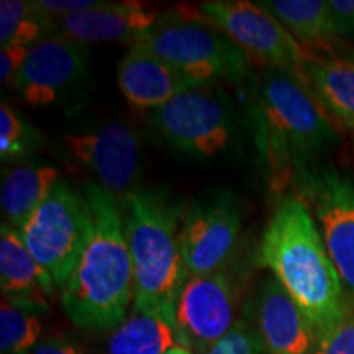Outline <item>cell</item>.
Wrapping results in <instances>:
<instances>
[{"label": "cell", "mask_w": 354, "mask_h": 354, "mask_svg": "<svg viewBox=\"0 0 354 354\" xmlns=\"http://www.w3.org/2000/svg\"><path fill=\"white\" fill-rule=\"evenodd\" d=\"M313 354H354V302L348 299L346 312L328 333L317 339Z\"/></svg>", "instance_id": "obj_26"}, {"label": "cell", "mask_w": 354, "mask_h": 354, "mask_svg": "<svg viewBox=\"0 0 354 354\" xmlns=\"http://www.w3.org/2000/svg\"><path fill=\"white\" fill-rule=\"evenodd\" d=\"M179 344L174 325L158 313L133 307L112 330L105 354H165Z\"/></svg>", "instance_id": "obj_20"}, {"label": "cell", "mask_w": 354, "mask_h": 354, "mask_svg": "<svg viewBox=\"0 0 354 354\" xmlns=\"http://www.w3.org/2000/svg\"><path fill=\"white\" fill-rule=\"evenodd\" d=\"M130 46L153 53L197 84L240 81L251 57L209 20L171 10Z\"/></svg>", "instance_id": "obj_5"}, {"label": "cell", "mask_w": 354, "mask_h": 354, "mask_svg": "<svg viewBox=\"0 0 354 354\" xmlns=\"http://www.w3.org/2000/svg\"><path fill=\"white\" fill-rule=\"evenodd\" d=\"M88 55L84 44L51 35L30 48L15 86L28 105L48 107L86 79Z\"/></svg>", "instance_id": "obj_13"}, {"label": "cell", "mask_w": 354, "mask_h": 354, "mask_svg": "<svg viewBox=\"0 0 354 354\" xmlns=\"http://www.w3.org/2000/svg\"><path fill=\"white\" fill-rule=\"evenodd\" d=\"M37 7L53 20L63 19L84 10H88L99 3V0H35Z\"/></svg>", "instance_id": "obj_29"}, {"label": "cell", "mask_w": 354, "mask_h": 354, "mask_svg": "<svg viewBox=\"0 0 354 354\" xmlns=\"http://www.w3.org/2000/svg\"><path fill=\"white\" fill-rule=\"evenodd\" d=\"M55 35V20L43 13L30 0L0 2V44L33 48Z\"/></svg>", "instance_id": "obj_22"}, {"label": "cell", "mask_w": 354, "mask_h": 354, "mask_svg": "<svg viewBox=\"0 0 354 354\" xmlns=\"http://www.w3.org/2000/svg\"><path fill=\"white\" fill-rule=\"evenodd\" d=\"M202 17L236 43L251 59L294 74L308 84V51L259 2L214 0L201 6Z\"/></svg>", "instance_id": "obj_8"}, {"label": "cell", "mask_w": 354, "mask_h": 354, "mask_svg": "<svg viewBox=\"0 0 354 354\" xmlns=\"http://www.w3.org/2000/svg\"><path fill=\"white\" fill-rule=\"evenodd\" d=\"M205 354H269V351L256 326L246 320H236L233 328Z\"/></svg>", "instance_id": "obj_25"}, {"label": "cell", "mask_w": 354, "mask_h": 354, "mask_svg": "<svg viewBox=\"0 0 354 354\" xmlns=\"http://www.w3.org/2000/svg\"><path fill=\"white\" fill-rule=\"evenodd\" d=\"M133 263V307L158 313L174 325L185 274L180 254L184 207L165 190L135 187L118 197Z\"/></svg>", "instance_id": "obj_3"}, {"label": "cell", "mask_w": 354, "mask_h": 354, "mask_svg": "<svg viewBox=\"0 0 354 354\" xmlns=\"http://www.w3.org/2000/svg\"><path fill=\"white\" fill-rule=\"evenodd\" d=\"M88 230L76 268L61 289L66 315L91 331H112L135 297L133 263L118 198L94 180L81 187Z\"/></svg>", "instance_id": "obj_1"}, {"label": "cell", "mask_w": 354, "mask_h": 354, "mask_svg": "<svg viewBox=\"0 0 354 354\" xmlns=\"http://www.w3.org/2000/svg\"><path fill=\"white\" fill-rule=\"evenodd\" d=\"M241 227L243 212L233 194L215 192L190 203L180 223V254L187 277L221 271Z\"/></svg>", "instance_id": "obj_9"}, {"label": "cell", "mask_w": 354, "mask_h": 354, "mask_svg": "<svg viewBox=\"0 0 354 354\" xmlns=\"http://www.w3.org/2000/svg\"><path fill=\"white\" fill-rule=\"evenodd\" d=\"M87 230L82 192L59 180L20 233L43 271L63 289L81 258Z\"/></svg>", "instance_id": "obj_7"}, {"label": "cell", "mask_w": 354, "mask_h": 354, "mask_svg": "<svg viewBox=\"0 0 354 354\" xmlns=\"http://www.w3.org/2000/svg\"><path fill=\"white\" fill-rule=\"evenodd\" d=\"M30 48L24 46H2L0 48V82L10 86L19 76Z\"/></svg>", "instance_id": "obj_27"}, {"label": "cell", "mask_w": 354, "mask_h": 354, "mask_svg": "<svg viewBox=\"0 0 354 354\" xmlns=\"http://www.w3.org/2000/svg\"><path fill=\"white\" fill-rule=\"evenodd\" d=\"M59 180V169L44 162H26L3 171L0 190L3 221L20 232Z\"/></svg>", "instance_id": "obj_18"}, {"label": "cell", "mask_w": 354, "mask_h": 354, "mask_svg": "<svg viewBox=\"0 0 354 354\" xmlns=\"http://www.w3.org/2000/svg\"><path fill=\"white\" fill-rule=\"evenodd\" d=\"M0 287L6 297L33 305H43V295L56 287L30 253L21 233L7 221L0 228Z\"/></svg>", "instance_id": "obj_17"}, {"label": "cell", "mask_w": 354, "mask_h": 354, "mask_svg": "<svg viewBox=\"0 0 354 354\" xmlns=\"http://www.w3.org/2000/svg\"><path fill=\"white\" fill-rule=\"evenodd\" d=\"M215 86L194 84L153 112L154 130L177 153L197 159L215 158L232 143V105Z\"/></svg>", "instance_id": "obj_6"}, {"label": "cell", "mask_w": 354, "mask_h": 354, "mask_svg": "<svg viewBox=\"0 0 354 354\" xmlns=\"http://www.w3.org/2000/svg\"><path fill=\"white\" fill-rule=\"evenodd\" d=\"M307 79L326 112L354 131V61L312 56Z\"/></svg>", "instance_id": "obj_19"}, {"label": "cell", "mask_w": 354, "mask_h": 354, "mask_svg": "<svg viewBox=\"0 0 354 354\" xmlns=\"http://www.w3.org/2000/svg\"><path fill=\"white\" fill-rule=\"evenodd\" d=\"M117 82L131 107L153 112L197 84L174 66L138 46H130L118 63Z\"/></svg>", "instance_id": "obj_16"}, {"label": "cell", "mask_w": 354, "mask_h": 354, "mask_svg": "<svg viewBox=\"0 0 354 354\" xmlns=\"http://www.w3.org/2000/svg\"><path fill=\"white\" fill-rule=\"evenodd\" d=\"M32 354H84L81 346L64 336H46L39 339Z\"/></svg>", "instance_id": "obj_30"}, {"label": "cell", "mask_w": 354, "mask_h": 354, "mask_svg": "<svg viewBox=\"0 0 354 354\" xmlns=\"http://www.w3.org/2000/svg\"><path fill=\"white\" fill-rule=\"evenodd\" d=\"M37 305L2 295L0 305V349L2 354H32L41 339Z\"/></svg>", "instance_id": "obj_23"}, {"label": "cell", "mask_w": 354, "mask_h": 354, "mask_svg": "<svg viewBox=\"0 0 354 354\" xmlns=\"http://www.w3.org/2000/svg\"><path fill=\"white\" fill-rule=\"evenodd\" d=\"M259 115L264 148L271 162L307 158L339 143L328 112L307 82L268 68L259 81Z\"/></svg>", "instance_id": "obj_4"}, {"label": "cell", "mask_w": 354, "mask_h": 354, "mask_svg": "<svg viewBox=\"0 0 354 354\" xmlns=\"http://www.w3.org/2000/svg\"><path fill=\"white\" fill-rule=\"evenodd\" d=\"M286 26L304 48H326L336 33L325 0H264L259 2Z\"/></svg>", "instance_id": "obj_21"}, {"label": "cell", "mask_w": 354, "mask_h": 354, "mask_svg": "<svg viewBox=\"0 0 354 354\" xmlns=\"http://www.w3.org/2000/svg\"><path fill=\"white\" fill-rule=\"evenodd\" d=\"M328 7L336 37L354 39V0H330Z\"/></svg>", "instance_id": "obj_28"}, {"label": "cell", "mask_w": 354, "mask_h": 354, "mask_svg": "<svg viewBox=\"0 0 354 354\" xmlns=\"http://www.w3.org/2000/svg\"><path fill=\"white\" fill-rule=\"evenodd\" d=\"M158 13L143 2H102L88 10L55 20V35L84 46L97 43L133 44L151 30Z\"/></svg>", "instance_id": "obj_14"}, {"label": "cell", "mask_w": 354, "mask_h": 354, "mask_svg": "<svg viewBox=\"0 0 354 354\" xmlns=\"http://www.w3.org/2000/svg\"><path fill=\"white\" fill-rule=\"evenodd\" d=\"M236 289L232 277L218 272L185 279L176 302L174 330L180 346L205 354L233 325Z\"/></svg>", "instance_id": "obj_10"}, {"label": "cell", "mask_w": 354, "mask_h": 354, "mask_svg": "<svg viewBox=\"0 0 354 354\" xmlns=\"http://www.w3.org/2000/svg\"><path fill=\"white\" fill-rule=\"evenodd\" d=\"M256 330L269 354H313L312 323L276 277H269L256 299Z\"/></svg>", "instance_id": "obj_15"}, {"label": "cell", "mask_w": 354, "mask_h": 354, "mask_svg": "<svg viewBox=\"0 0 354 354\" xmlns=\"http://www.w3.org/2000/svg\"><path fill=\"white\" fill-rule=\"evenodd\" d=\"M41 141L39 133L15 112L12 105H0V158L2 162L25 159Z\"/></svg>", "instance_id": "obj_24"}, {"label": "cell", "mask_w": 354, "mask_h": 354, "mask_svg": "<svg viewBox=\"0 0 354 354\" xmlns=\"http://www.w3.org/2000/svg\"><path fill=\"white\" fill-rule=\"evenodd\" d=\"M61 153L117 198L136 187L138 136L125 123L110 122L94 130L66 133L61 136Z\"/></svg>", "instance_id": "obj_11"}, {"label": "cell", "mask_w": 354, "mask_h": 354, "mask_svg": "<svg viewBox=\"0 0 354 354\" xmlns=\"http://www.w3.org/2000/svg\"><path fill=\"white\" fill-rule=\"evenodd\" d=\"M307 189L331 263L354 302V180L325 167L307 177Z\"/></svg>", "instance_id": "obj_12"}, {"label": "cell", "mask_w": 354, "mask_h": 354, "mask_svg": "<svg viewBox=\"0 0 354 354\" xmlns=\"http://www.w3.org/2000/svg\"><path fill=\"white\" fill-rule=\"evenodd\" d=\"M165 354H194V353H192V351H189L187 348H184V346H180V344H177V346L171 348L169 351L165 353Z\"/></svg>", "instance_id": "obj_31"}, {"label": "cell", "mask_w": 354, "mask_h": 354, "mask_svg": "<svg viewBox=\"0 0 354 354\" xmlns=\"http://www.w3.org/2000/svg\"><path fill=\"white\" fill-rule=\"evenodd\" d=\"M259 259L308 318L317 339L342 320L348 307L342 279L299 197H286L274 210L261 238Z\"/></svg>", "instance_id": "obj_2"}]
</instances>
